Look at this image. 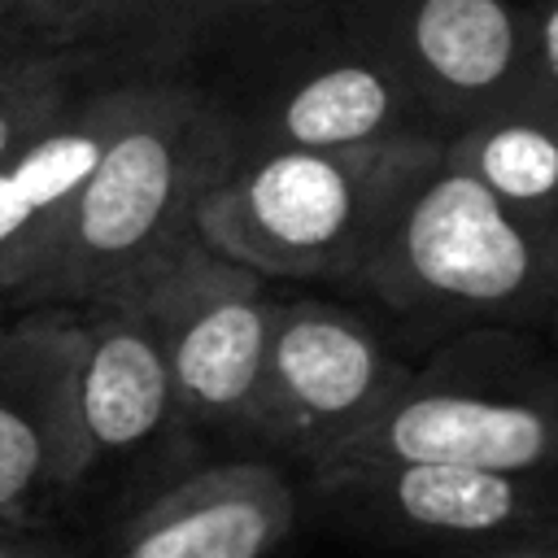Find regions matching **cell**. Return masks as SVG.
<instances>
[{
  "label": "cell",
  "instance_id": "277c9868",
  "mask_svg": "<svg viewBox=\"0 0 558 558\" xmlns=\"http://www.w3.org/2000/svg\"><path fill=\"white\" fill-rule=\"evenodd\" d=\"M222 44L275 61L257 109L248 118H227L235 157L266 148H357L397 135H436L405 78L344 17L340 0H318Z\"/></svg>",
  "mask_w": 558,
  "mask_h": 558
},
{
  "label": "cell",
  "instance_id": "5b68a950",
  "mask_svg": "<svg viewBox=\"0 0 558 558\" xmlns=\"http://www.w3.org/2000/svg\"><path fill=\"white\" fill-rule=\"evenodd\" d=\"M153 327L174 414L196 423H248L275 327L266 279L214 253L196 231L179 240L126 296Z\"/></svg>",
  "mask_w": 558,
  "mask_h": 558
},
{
  "label": "cell",
  "instance_id": "30bf717a",
  "mask_svg": "<svg viewBox=\"0 0 558 558\" xmlns=\"http://www.w3.org/2000/svg\"><path fill=\"white\" fill-rule=\"evenodd\" d=\"M144 78L148 70H113L100 57L96 74L48 122L0 157V296L135 109Z\"/></svg>",
  "mask_w": 558,
  "mask_h": 558
},
{
  "label": "cell",
  "instance_id": "52a82bcc",
  "mask_svg": "<svg viewBox=\"0 0 558 558\" xmlns=\"http://www.w3.org/2000/svg\"><path fill=\"white\" fill-rule=\"evenodd\" d=\"M401 388L405 371L357 318L327 305H279L253 427L323 462Z\"/></svg>",
  "mask_w": 558,
  "mask_h": 558
},
{
  "label": "cell",
  "instance_id": "4fadbf2b",
  "mask_svg": "<svg viewBox=\"0 0 558 558\" xmlns=\"http://www.w3.org/2000/svg\"><path fill=\"white\" fill-rule=\"evenodd\" d=\"M440 161L519 214L558 218V92L536 87L471 118L445 135Z\"/></svg>",
  "mask_w": 558,
  "mask_h": 558
},
{
  "label": "cell",
  "instance_id": "5bb4252c",
  "mask_svg": "<svg viewBox=\"0 0 558 558\" xmlns=\"http://www.w3.org/2000/svg\"><path fill=\"white\" fill-rule=\"evenodd\" d=\"M336 488H362L388 501L418 532H497L523 506L519 475L445 466V462H392V466H336L323 471Z\"/></svg>",
  "mask_w": 558,
  "mask_h": 558
},
{
  "label": "cell",
  "instance_id": "6da1fadb",
  "mask_svg": "<svg viewBox=\"0 0 558 558\" xmlns=\"http://www.w3.org/2000/svg\"><path fill=\"white\" fill-rule=\"evenodd\" d=\"M231 161L235 135L209 92L183 74H148L92 174L9 279L0 314L87 310L126 296L192 235L196 201Z\"/></svg>",
  "mask_w": 558,
  "mask_h": 558
},
{
  "label": "cell",
  "instance_id": "7a4b0ae2",
  "mask_svg": "<svg viewBox=\"0 0 558 558\" xmlns=\"http://www.w3.org/2000/svg\"><path fill=\"white\" fill-rule=\"evenodd\" d=\"M436 135L357 148H266L235 157L192 209V231L262 279H357L392 205L440 157Z\"/></svg>",
  "mask_w": 558,
  "mask_h": 558
},
{
  "label": "cell",
  "instance_id": "9c48e42d",
  "mask_svg": "<svg viewBox=\"0 0 558 558\" xmlns=\"http://www.w3.org/2000/svg\"><path fill=\"white\" fill-rule=\"evenodd\" d=\"M558 453V418L527 401L471 397V392H410L384 401L349 440H340L323 471L336 466H392L445 462L523 475Z\"/></svg>",
  "mask_w": 558,
  "mask_h": 558
},
{
  "label": "cell",
  "instance_id": "7402d4cb",
  "mask_svg": "<svg viewBox=\"0 0 558 558\" xmlns=\"http://www.w3.org/2000/svg\"><path fill=\"white\" fill-rule=\"evenodd\" d=\"M523 4H536V0H523Z\"/></svg>",
  "mask_w": 558,
  "mask_h": 558
},
{
  "label": "cell",
  "instance_id": "8fae6325",
  "mask_svg": "<svg viewBox=\"0 0 558 558\" xmlns=\"http://www.w3.org/2000/svg\"><path fill=\"white\" fill-rule=\"evenodd\" d=\"M296 523L292 484L266 462H218L126 514L109 558H266Z\"/></svg>",
  "mask_w": 558,
  "mask_h": 558
},
{
  "label": "cell",
  "instance_id": "ba28073f",
  "mask_svg": "<svg viewBox=\"0 0 558 558\" xmlns=\"http://www.w3.org/2000/svg\"><path fill=\"white\" fill-rule=\"evenodd\" d=\"M78 310H22L0 331V519L83 484L74 432Z\"/></svg>",
  "mask_w": 558,
  "mask_h": 558
},
{
  "label": "cell",
  "instance_id": "d6986e66",
  "mask_svg": "<svg viewBox=\"0 0 558 558\" xmlns=\"http://www.w3.org/2000/svg\"><path fill=\"white\" fill-rule=\"evenodd\" d=\"M532 52H536L541 87L558 92V0L532 4Z\"/></svg>",
  "mask_w": 558,
  "mask_h": 558
},
{
  "label": "cell",
  "instance_id": "44dd1931",
  "mask_svg": "<svg viewBox=\"0 0 558 558\" xmlns=\"http://www.w3.org/2000/svg\"><path fill=\"white\" fill-rule=\"evenodd\" d=\"M4 318H9V314H0V331H4Z\"/></svg>",
  "mask_w": 558,
  "mask_h": 558
},
{
  "label": "cell",
  "instance_id": "7c38bea8",
  "mask_svg": "<svg viewBox=\"0 0 558 558\" xmlns=\"http://www.w3.org/2000/svg\"><path fill=\"white\" fill-rule=\"evenodd\" d=\"M83 349L74 375V432L83 480L135 445H144L170 414V371L144 314L126 301L78 310Z\"/></svg>",
  "mask_w": 558,
  "mask_h": 558
},
{
  "label": "cell",
  "instance_id": "e0dca14e",
  "mask_svg": "<svg viewBox=\"0 0 558 558\" xmlns=\"http://www.w3.org/2000/svg\"><path fill=\"white\" fill-rule=\"evenodd\" d=\"M157 0H83L78 13V31H74V48H109L135 17H144Z\"/></svg>",
  "mask_w": 558,
  "mask_h": 558
},
{
  "label": "cell",
  "instance_id": "ac0fdd59",
  "mask_svg": "<svg viewBox=\"0 0 558 558\" xmlns=\"http://www.w3.org/2000/svg\"><path fill=\"white\" fill-rule=\"evenodd\" d=\"M0 558H83V554L35 519H0Z\"/></svg>",
  "mask_w": 558,
  "mask_h": 558
},
{
  "label": "cell",
  "instance_id": "8992f818",
  "mask_svg": "<svg viewBox=\"0 0 558 558\" xmlns=\"http://www.w3.org/2000/svg\"><path fill=\"white\" fill-rule=\"evenodd\" d=\"M340 9L392 61L427 122L458 131L541 87L523 0H340Z\"/></svg>",
  "mask_w": 558,
  "mask_h": 558
},
{
  "label": "cell",
  "instance_id": "9a60e30c",
  "mask_svg": "<svg viewBox=\"0 0 558 558\" xmlns=\"http://www.w3.org/2000/svg\"><path fill=\"white\" fill-rule=\"evenodd\" d=\"M100 57L92 48L0 57V157L35 135L92 74Z\"/></svg>",
  "mask_w": 558,
  "mask_h": 558
},
{
  "label": "cell",
  "instance_id": "ffe728a7",
  "mask_svg": "<svg viewBox=\"0 0 558 558\" xmlns=\"http://www.w3.org/2000/svg\"><path fill=\"white\" fill-rule=\"evenodd\" d=\"M501 558H558V554H501Z\"/></svg>",
  "mask_w": 558,
  "mask_h": 558
},
{
  "label": "cell",
  "instance_id": "2e32d148",
  "mask_svg": "<svg viewBox=\"0 0 558 558\" xmlns=\"http://www.w3.org/2000/svg\"><path fill=\"white\" fill-rule=\"evenodd\" d=\"M83 0H0V57L74 48Z\"/></svg>",
  "mask_w": 558,
  "mask_h": 558
},
{
  "label": "cell",
  "instance_id": "3957f363",
  "mask_svg": "<svg viewBox=\"0 0 558 558\" xmlns=\"http://www.w3.org/2000/svg\"><path fill=\"white\" fill-rule=\"evenodd\" d=\"M357 279L401 310H532L558 296V218L519 214L436 157Z\"/></svg>",
  "mask_w": 558,
  "mask_h": 558
}]
</instances>
